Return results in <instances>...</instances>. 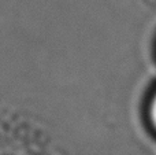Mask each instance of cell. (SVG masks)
I'll return each instance as SVG.
<instances>
[{
    "instance_id": "6da1fadb",
    "label": "cell",
    "mask_w": 156,
    "mask_h": 155,
    "mask_svg": "<svg viewBox=\"0 0 156 155\" xmlns=\"http://www.w3.org/2000/svg\"><path fill=\"white\" fill-rule=\"evenodd\" d=\"M144 120L151 135L156 137V84L151 88L144 103Z\"/></svg>"
},
{
    "instance_id": "7a4b0ae2",
    "label": "cell",
    "mask_w": 156,
    "mask_h": 155,
    "mask_svg": "<svg viewBox=\"0 0 156 155\" xmlns=\"http://www.w3.org/2000/svg\"><path fill=\"white\" fill-rule=\"evenodd\" d=\"M154 52H155V58H156V38H155V45H154Z\"/></svg>"
}]
</instances>
